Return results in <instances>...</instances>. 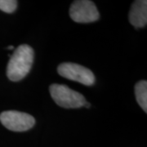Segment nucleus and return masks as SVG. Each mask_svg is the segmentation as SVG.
<instances>
[{
    "label": "nucleus",
    "mask_w": 147,
    "mask_h": 147,
    "mask_svg": "<svg viewBox=\"0 0 147 147\" xmlns=\"http://www.w3.org/2000/svg\"><path fill=\"white\" fill-rule=\"evenodd\" d=\"M34 50L27 44H21L10 56L6 74L12 82H18L26 76L34 62Z\"/></svg>",
    "instance_id": "nucleus-1"
},
{
    "label": "nucleus",
    "mask_w": 147,
    "mask_h": 147,
    "mask_svg": "<svg viewBox=\"0 0 147 147\" xmlns=\"http://www.w3.org/2000/svg\"><path fill=\"white\" fill-rule=\"evenodd\" d=\"M51 96L59 106L65 109H77L87 102L83 95L64 84H53L49 88Z\"/></svg>",
    "instance_id": "nucleus-2"
},
{
    "label": "nucleus",
    "mask_w": 147,
    "mask_h": 147,
    "mask_svg": "<svg viewBox=\"0 0 147 147\" xmlns=\"http://www.w3.org/2000/svg\"><path fill=\"white\" fill-rule=\"evenodd\" d=\"M0 122L8 130L26 131L33 127L35 123V119L27 113L16 110H7L0 114Z\"/></svg>",
    "instance_id": "nucleus-3"
},
{
    "label": "nucleus",
    "mask_w": 147,
    "mask_h": 147,
    "mask_svg": "<svg viewBox=\"0 0 147 147\" xmlns=\"http://www.w3.org/2000/svg\"><path fill=\"white\" fill-rule=\"evenodd\" d=\"M57 72L63 78L86 86H92L95 83V76L92 70L79 64L72 62L60 64L57 67Z\"/></svg>",
    "instance_id": "nucleus-4"
},
{
    "label": "nucleus",
    "mask_w": 147,
    "mask_h": 147,
    "mask_svg": "<svg viewBox=\"0 0 147 147\" xmlns=\"http://www.w3.org/2000/svg\"><path fill=\"white\" fill-rule=\"evenodd\" d=\"M69 16L77 23L94 22L100 17L94 3L88 0L74 1L69 8Z\"/></svg>",
    "instance_id": "nucleus-5"
},
{
    "label": "nucleus",
    "mask_w": 147,
    "mask_h": 147,
    "mask_svg": "<svg viewBox=\"0 0 147 147\" xmlns=\"http://www.w3.org/2000/svg\"><path fill=\"white\" fill-rule=\"evenodd\" d=\"M128 19L135 28H142L147 23V1L137 0L133 2L129 11Z\"/></svg>",
    "instance_id": "nucleus-6"
},
{
    "label": "nucleus",
    "mask_w": 147,
    "mask_h": 147,
    "mask_svg": "<svg viewBox=\"0 0 147 147\" xmlns=\"http://www.w3.org/2000/svg\"><path fill=\"white\" fill-rule=\"evenodd\" d=\"M135 96L136 100L142 109L147 112V82L141 80L135 85Z\"/></svg>",
    "instance_id": "nucleus-7"
},
{
    "label": "nucleus",
    "mask_w": 147,
    "mask_h": 147,
    "mask_svg": "<svg viewBox=\"0 0 147 147\" xmlns=\"http://www.w3.org/2000/svg\"><path fill=\"white\" fill-rule=\"evenodd\" d=\"M17 3L16 0H0V10L7 13H12L16 11Z\"/></svg>",
    "instance_id": "nucleus-8"
},
{
    "label": "nucleus",
    "mask_w": 147,
    "mask_h": 147,
    "mask_svg": "<svg viewBox=\"0 0 147 147\" xmlns=\"http://www.w3.org/2000/svg\"><path fill=\"white\" fill-rule=\"evenodd\" d=\"M85 106H86V107H87V108H89L90 107V105H91V104H90V103H88V102H86V103H85Z\"/></svg>",
    "instance_id": "nucleus-9"
},
{
    "label": "nucleus",
    "mask_w": 147,
    "mask_h": 147,
    "mask_svg": "<svg viewBox=\"0 0 147 147\" xmlns=\"http://www.w3.org/2000/svg\"><path fill=\"white\" fill-rule=\"evenodd\" d=\"M7 49H9V50H13V49H14V47H13V46H9V47H7Z\"/></svg>",
    "instance_id": "nucleus-10"
}]
</instances>
